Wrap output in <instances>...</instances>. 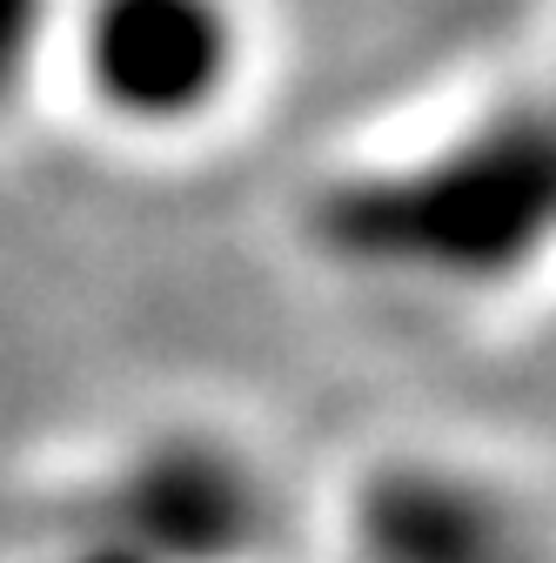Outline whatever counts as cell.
Listing matches in <instances>:
<instances>
[{"label": "cell", "mask_w": 556, "mask_h": 563, "mask_svg": "<svg viewBox=\"0 0 556 563\" xmlns=\"http://www.w3.org/2000/svg\"><path fill=\"white\" fill-rule=\"evenodd\" d=\"M88 81L127 121H181L215 101L235 34L215 0H94L88 14Z\"/></svg>", "instance_id": "cell-1"}]
</instances>
